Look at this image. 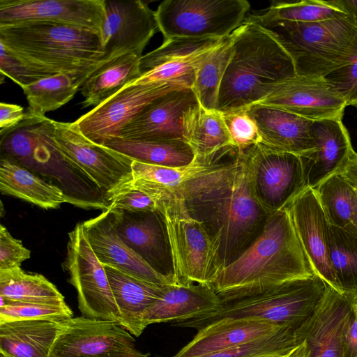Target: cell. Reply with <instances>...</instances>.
<instances>
[{"mask_svg": "<svg viewBox=\"0 0 357 357\" xmlns=\"http://www.w3.org/2000/svg\"><path fill=\"white\" fill-rule=\"evenodd\" d=\"M176 190L190 216L202 224L211 237L220 271L254 243L271 214L258 201L246 158L237 149Z\"/></svg>", "mask_w": 357, "mask_h": 357, "instance_id": "6da1fadb", "label": "cell"}, {"mask_svg": "<svg viewBox=\"0 0 357 357\" xmlns=\"http://www.w3.org/2000/svg\"><path fill=\"white\" fill-rule=\"evenodd\" d=\"M315 274L282 208L269 215L259 237L218 273L211 286L223 301Z\"/></svg>", "mask_w": 357, "mask_h": 357, "instance_id": "7a4b0ae2", "label": "cell"}, {"mask_svg": "<svg viewBox=\"0 0 357 357\" xmlns=\"http://www.w3.org/2000/svg\"><path fill=\"white\" fill-rule=\"evenodd\" d=\"M232 34L233 52L219 92L222 113L259 103L277 84L296 75L289 54L261 26L244 21Z\"/></svg>", "mask_w": 357, "mask_h": 357, "instance_id": "3957f363", "label": "cell"}, {"mask_svg": "<svg viewBox=\"0 0 357 357\" xmlns=\"http://www.w3.org/2000/svg\"><path fill=\"white\" fill-rule=\"evenodd\" d=\"M0 135L1 156L50 179L63 192L68 203L84 209L107 210L106 195L57 146L54 120L26 112L22 121L0 131Z\"/></svg>", "mask_w": 357, "mask_h": 357, "instance_id": "277c9868", "label": "cell"}, {"mask_svg": "<svg viewBox=\"0 0 357 357\" xmlns=\"http://www.w3.org/2000/svg\"><path fill=\"white\" fill-rule=\"evenodd\" d=\"M0 43L50 77L92 70L103 63L101 34L64 23L0 24Z\"/></svg>", "mask_w": 357, "mask_h": 357, "instance_id": "5b68a950", "label": "cell"}, {"mask_svg": "<svg viewBox=\"0 0 357 357\" xmlns=\"http://www.w3.org/2000/svg\"><path fill=\"white\" fill-rule=\"evenodd\" d=\"M245 22L261 26L279 42L293 60L296 75L325 77L357 55V25L347 13L306 23L250 14Z\"/></svg>", "mask_w": 357, "mask_h": 357, "instance_id": "8992f818", "label": "cell"}, {"mask_svg": "<svg viewBox=\"0 0 357 357\" xmlns=\"http://www.w3.org/2000/svg\"><path fill=\"white\" fill-rule=\"evenodd\" d=\"M328 288V284L315 274L259 293L223 301L216 311L172 324L199 331L220 321L254 319L289 326L296 331L316 313Z\"/></svg>", "mask_w": 357, "mask_h": 357, "instance_id": "52a82bcc", "label": "cell"}, {"mask_svg": "<svg viewBox=\"0 0 357 357\" xmlns=\"http://www.w3.org/2000/svg\"><path fill=\"white\" fill-rule=\"evenodd\" d=\"M154 185L158 193V210L167 226L175 283L211 286L220 271L211 237L202 224L190 216L176 189Z\"/></svg>", "mask_w": 357, "mask_h": 357, "instance_id": "ba28073f", "label": "cell"}, {"mask_svg": "<svg viewBox=\"0 0 357 357\" xmlns=\"http://www.w3.org/2000/svg\"><path fill=\"white\" fill-rule=\"evenodd\" d=\"M250 8L246 0H165L155 13L164 40L223 39L243 23Z\"/></svg>", "mask_w": 357, "mask_h": 357, "instance_id": "9c48e42d", "label": "cell"}, {"mask_svg": "<svg viewBox=\"0 0 357 357\" xmlns=\"http://www.w3.org/2000/svg\"><path fill=\"white\" fill-rule=\"evenodd\" d=\"M63 265L77 291L78 307L84 317L121 324L120 312L104 266L93 252L82 223L77 224L68 234Z\"/></svg>", "mask_w": 357, "mask_h": 357, "instance_id": "30bf717a", "label": "cell"}, {"mask_svg": "<svg viewBox=\"0 0 357 357\" xmlns=\"http://www.w3.org/2000/svg\"><path fill=\"white\" fill-rule=\"evenodd\" d=\"M54 139L61 151L98 187L107 200L122 184L133 178L130 158L91 141L75 121H54Z\"/></svg>", "mask_w": 357, "mask_h": 357, "instance_id": "8fae6325", "label": "cell"}, {"mask_svg": "<svg viewBox=\"0 0 357 357\" xmlns=\"http://www.w3.org/2000/svg\"><path fill=\"white\" fill-rule=\"evenodd\" d=\"M119 323L77 317L66 321L50 357H147Z\"/></svg>", "mask_w": 357, "mask_h": 357, "instance_id": "7c38bea8", "label": "cell"}, {"mask_svg": "<svg viewBox=\"0 0 357 357\" xmlns=\"http://www.w3.org/2000/svg\"><path fill=\"white\" fill-rule=\"evenodd\" d=\"M255 194L268 212L284 208L305 188L299 155L272 150L261 143L242 151Z\"/></svg>", "mask_w": 357, "mask_h": 357, "instance_id": "4fadbf2b", "label": "cell"}, {"mask_svg": "<svg viewBox=\"0 0 357 357\" xmlns=\"http://www.w3.org/2000/svg\"><path fill=\"white\" fill-rule=\"evenodd\" d=\"M182 87L188 86L178 82L127 84L75 122L84 136L104 145L118 137L122 128L153 100Z\"/></svg>", "mask_w": 357, "mask_h": 357, "instance_id": "5bb4252c", "label": "cell"}, {"mask_svg": "<svg viewBox=\"0 0 357 357\" xmlns=\"http://www.w3.org/2000/svg\"><path fill=\"white\" fill-rule=\"evenodd\" d=\"M105 8L101 32L103 63L128 54L141 57L158 30L155 11L141 0H105Z\"/></svg>", "mask_w": 357, "mask_h": 357, "instance_id": "9a60e30c", "label": "cell"}, {"mask_svg": "<svg viewBox=\"0 0 357 357\" xmlns=\"http://www.w3.org/2000/svg\"><path fill=\"white\" fill-rule=\"evenodd\" d=\"M223 39L171 38L139 59L141 76L128 84L178 82L192 88L196 71Z\"/></svg>", "mask_w": 357, "mask_h": 357, "instance_id": "2e32d148", "label": "cell"}, {"mask_svg": "<svg viewBox=\"0 0 357 357\" xmlns=\"http://www.w3.org/2000/svg\"><path fill=\"white\" fill-rule=\"evenodd\" d=\"M258 104L311 121L342 120L347 107L344 98L324 77L301 75L277 84Z\"/></svg>", "mask_w": 357, "mask_h": 357, "instance_id": "e0dca14e", "label": "cell"}, {"mask_svg": "<svg viewBox=\"0 0 357 357\" xmlns=\"http://www.w3.org/2000/svg\"><path fill=\"white\" fill-rule=\"evenodd\" d=\"M110 211L121 240L153 270L174 280L171 248L162 214L159 211Z\"/></svg>", "mask_w": 357, "mask_h": 357, "instance_id": "ac0fdd59", "label": "cell"}, {"mask_svg": "<svg viewBox=\"0 0 357 357\" xmlns=\"http://www.w3.org/2000/svg\"><path fill=\"white\" fill-rule=\"evenodd\" d=\"M315 273L331 288L335 280L329 259L330 224L314 188L305 187L284 207Z\"/></svg>", "mask_w": 357, "mask_h": 357, "instance_id": "d6986e66", "label": "cell"}, {"mask_svg": "<svg viewBox=\"0 0 357 357\" xmlns=\"http://www.w3.org/2000/svg\"><path fill=\"white\" fill-rule=\"evenodd\" d=\"M105 20V0H0V24L53 22L101 34Z\"/></svg>", "mask_w": 357, "mask_h": 357, "instance_id": "ffe728a7", "label": "cell"}, {"mask_svg": "<svg viewBox=\"0 0 357 357\" xmlns=\"http://www.w3.org/2000/svg\"><path fill=\"white\" fill-rule=\"evenodd\" d=\"M199 104L191 88L171 91L148 104L118 137L139 141L183 140V117Z\"/></svg>", "mask_w": 357, "mask_h": 357, "instance_id": "44dd1931", "label": "cell"}, {"mask_svg": "<svg viewBox=\"0 0 357 357\" xmlns=\"http://www.w3.org/2000/svg\"><path fill=\"white\" fill-rule=\"evenodd\" d=\"M86 237L99 261L148 282L174 284L173 279L153 270L118 235L110 210L82 222Z\"/></svg>", "mask_w": 357, "mask_h": 357, "instance_id": "7402d4cb", "label": "cell"}, {"mask_svg": "<svg viewBox=\"0 0 357 357\" xmlns=\"http://www.w3.org/2000/svg\"><path fill=\"white\" fill-rule=\"evenodd\" d=\"M351 311L352 301L328 285L316 313L296 331L306 357H344L342 335Z\"/></svg>", "mask_w": 357, "mask_h": 357, "instance_id": "603a6c76", "label": "cell"}, {"mask_svg": "<svg viewBox=\"0 0 357 357\" xmlns=\"http://www.w3.org/2000/svg\"><path fill=\"white\" fill-rule=\"evenodd\" d=\"M312 136L314 149L299 157L305 187L314 188L328 177L340 172L353 147L342 120L314 121Z\"/></svg>", "mask_w": 357, "mask_h": 357, "instance_id": "cb8c5ba5", "label": "cell"}, {"mask_svg": "<svg viewBox=\"0 0 357 357\" xmlns=\"http://www.w3.org/2000/svg\"><path fill=\"white\" fill-rule=\"evenodd\" d=\"M248 112L257 126L261 144L266 147L299 156L314 149V121L260 104L248 107Z\"/></svg>", "mask_w": 357, "mask_h": 357, "instance_id": "d4e9b609", "label": "cell"}, {"mask_svg": "<svg viewBox=\"0 0 357 357\" xmlns=\"http://www.w3.org/2000/svg\"><path fill=\"white\" fill-rule=\"evenodd\" d=\"M183 136L193 153V161L209 166L236 148L233 146L222 114L197 104L183 117Z\"/></svg>", "mask_w": 357, "mask_h": 357, "instance_id": "484cf974", "label": "cell"}, {"mask_svg": "<svg viewBox=\"0 0 357 357\" xmlns=\"http://www.w3.org/2000/svg\"><path fill=\"white\" fill-rule=\"evenodd\" d=\"M222 301L210 285L169 284L162 295L143 316L146 327L151 324L189 319L219 310Z\"/></svg>", "mask_w": 357, "mask_h": 357, "instance_id": "4316f807", "label": "cell"}, {"mask_svg": "<svg viewBox=\"0 0 357 357\" xmlns=\"http://www.w3.org/2000/svg\"><path fill=\"white\" fill-rule=\"evenodd\" d=\"M121 315V325L136 337L146 328L143 316L160 299L167 286L154 284L129 275L112 266H104Z\"/></svg>", "mask_w": 357, "mask_h": 357, "instance_id": "83f0119b", "label": "cell"}, {"mask_svg": "<svg viewBox=\"0 0 357 357\" xmlns=\"http://www.w3.org/2000/svg\"><path fill=\"white\" fill-rule=\"evenodd\" d=\"M283 327L286 326L254 319L218 321L199 330L194 338L172 357H198L222 351L268 335Z\"/></svg>", "mask_w": 357, "mask_h": 357, "instance_id": "f1b7e54d", "label": "cell"}, {"mask_svg": "<svg viewBox=\"0 0 357 357\" xmlns=\"http://www.w3.org/2000/svg\"><path fill=\"white\" fill-rule=\"evenodd\" d=\"M65 321L31 319L0 324L1 357H50Z\"/></svg>", "mask_w": 357, "mask_h": 357, "instance_id": "f546056e", "label": "cell"}, {"mask_svg": "<svg viewBox=\"0 0 357 357\" xmlns=\"http://www.w3.org/2000/svg\"><path fill=\"white\" fill-rule=\"evenodd\" d=\"M0 190L45 209L57 208L68 200L63 192L10 158L1 156Z\"/></svg>", "mask_w": 357, "mask_h": 357, "instance_id": "4dcf8cb0", "label": "cell"}, {"mask_svg": "<svg viewBox=\"0 0 357 357\" xmlns=\"http://www.w3.org/2000/svg\"><path fill=\"white\" fill-rule=\"evenodd\" d=\"M140 56L128 54L100 65L89 75L80 91L83 107L102 103L141 76Z\"/></svg>", "mask_w": 357, "mask_h": 357, "instance_id": "1f68e13d", "label": "cell"}, {"mask_svg": "<svg viewBox=\"0 0 357 357\" xmlns=\"http://www.w3.org/2000/svg\"><path fill=\"white\" fill-rule=\"evenodd\" d=\"M94 70L61 73L22 86L29 105L26 112L43 116L63 106L81 89Z\"/></svg>", "mask_w": 357, "mask_h": 357, "instance_id": "d6a6232c", "label": "cell"}, {"mask_svg": "<svg viewBox=\"0 0 357 357\" xmlns=\"http://www.w3.org/2000/svg\"><path fill=\"white\" fill-rule=\"evenodd\" d=\"M133 160L172 167H185L194 160V153L183 140L139 141L115 137L104 144Z\"/></svg>", "mask_w": 357, "mask_h": 357, "instance_id": "836d02e7", "label": "cell"}, {"mask_svg": "<svg viewBox=\"0 0 357 357\" xmlns=\"http://www.w3.org/2000/svg\"><path fill=\"white\" fill-rule=\"evenodd\" d=\"M329 259L335 291L353 301L357 297V229L330 225Z\"/></svg>", "mask_w": 357, "mask_h": 357, "instance_id": "e575fe53", "label": "cell"}, {"mask_svg": "<svg viewBox=\"0 0 357 357\" xmlns=\"http://www.w3.org/2000/svg\"><path fill=\"white\" fill-rule=\"evenodd\" d=\"M0 297L13 302L66 303L61 293L45 277L20 267L0 271Z\"/></svg>", "mask_w": 357, "mask_h": 357, "instance_id": "d590c367", "label": "cell"}, {"mask_svg": "<svg viewBox=\"0 0 357 357\" xmlns=\"http://www.w3.org/2000/svg\"><path fill=\"white\" fill-rule=\"evenodd\" d=\"M331 225L357 229V194L344 176L336 173L314 188Z\"/></svg>", "mask_w": 357, "mask_h": 357, "instance_id": "8d00e7d4", "label": "cell"}, {"mask_svg": "<svg viewBox=\"0 0 357 357\" xmlns=\"http://www.w3.org/2000/svg\"><path fill=\"white\" fill-rule=\"evenodd\" d=\"M234 37L225 38L202 63L196 71L192 89L199 105L208 110H218L220 86L233 52Z\"/></svg>", "mask_w": 357, "mask_h": 357, "instance_id": "74e56055", "label": "cell"}, {"mask_svg": "<svg viewBox=\"0 0 357 357\" xmlns=\"http://www.w3.org/2000/svg\"><path fill=\"white\" fill-rule=\"evenodd\" d=\"M343 13L331 0H303L273 1L266 12L255 15L268 20L306 23L331 19Z\"/></svg>", "mask_w": 357, "mask_h": 357, "instance_id": "f35d334b", "label": "cell"}, {"mask_svg": "<svg viewBox=\"0 0 357 357\" xmlns=\"http://www.w3.org/2000/svg\"><path fill=\"white\" fill-rule=\"evenodd\" d=\"M300 344L296 331L286 326L250 342L198 357H261L288 354Z\"/></svg>", "mask_w": 357, "mask_h": 357, "instance_id": "ab89813d", "label": "cell"}, {"mask_svg": "<svg viewBox=\"0 0 357 357\" xmlns=\"http://www.w3.org/2000/svg\"><path fill=\"white\" fill-rule=\"evenodd\" d=\"M206 167L208 166L195 161L185 167H172L133 160L132 174L134 179L142 180L170 190H176Z\"/></svg>", "mask_w": 357, "mask_h": 357, "instance_id": "60d3db41", "label": "cell"}, {"mask_svg": "<svg viewBox=\"0 0 357 357\" xmlns=\"http://www.w3.org/2000/svg\"><path fill=\"white\" fill-rule=\"evenodd\" d=\"M1 298L0 324L17 320L47 319L66 321L73 312L66 305L13 302Z\"/></svg>", "mask_w": 357, "mask_h": 357, "instance_id": "b9f144b4", "label": "cell"}, {"mask_svg": "<svg viewBox=\"0 0 357 357\" xmlns=\"http://www.w3.org/2000/svg\"><path fill=\"white\" fill-rule=\"evenodd\" d=\"M222 114L231 143L239 152L261 143L257 126L248 114V108Z\"/></svg>", "mask_w": 357, "mask_h": 357, "instance_id": "7bdbcfd3", "label": "cell"}, {"mask_svg": "<svg viewBox=\"0 0 357 357\" xmlns=\"http://www.w3.org/2000/svg\"><path fill=\"white\" fill-rule=\"evenodd\" d=\"M0 46L1 74L11 79L20 87L50 77L21 59L1 43Z\"/></svg>", "mask_w": 357, "mask_h": 357, "instance_id": "ee69618b", "label": "cell"}, {"mask_svg": "<svg viewBox=\"0 0 357 357\" xmlns=\"http://www.w3.org/2000/svg\"><path fill=\"white\" fill-rule=\"evenodd\" d=\"M324 77L344 98L347 106L357 109V55Z\"/></svg>", "mask_w": 357, "mask_h": 357, "instance_id": "f6af8a7d", "label": "cell"}, {"mask_svg": "<svg viewBox=\"0 0 357 357\" xmlns=\"http://www.w3.org/2000/svg\"><path fill=\"white\" fill-rule=\"evenodd\" d=\"M31 257V252L22 241L15 238L3 225H0V271L20 267Z\"/></svg>", "mask_w": 357, "mask_h": 357, "instance_id": "bcb514c9", "label": "cell"}, {"mask_svg": "<svg viewBox=\"0 0 357 357\" xmlns=\"http://www.w3.org/2000/svg\"><path fill=\"white\" fill-rule=\"evenodd\" d=\"M26 115L23 107L6 102L0 103V128L1 131L10 129L21 121Z\"/></svg>", "mask_w": 357, "mask_h": 357, "instance_id": "7dc6e473", "label": "cell"}, {"mask_svg": "<svg viewBox=\"0 0 357 357\" xmlns=\"http://www.w3.org/2000/svg\"><path fill=\"white\" fill-rule=\"evenodd\" d=\"M344 357H357V316L353 309L342 335Z\"/></svg>", "mask_w": 357, "mask_h": 357, "instance_id": "c3c4849f", "label": "cell"}, {"mask_svg": "<svg viewBox=\"0 0 357 357\" xmlns=\"http://www.w3.org/2000/svg\"><path fill=\"white\" fill-rule=\"evenodd\" d=\"M339 172L357 192V153L354 149L351 151L347 162Z\"/></svg>", "mask_w": 357, "mask_h": 357, "instance_id": "681fc988", "label": "cell"}, {"mask_svg": "<svg viewBox=\"0 0 357 357\" xmlns=\"http://www.w3.org/2000/svg\"><path fill=\"white\" fill-rule=\"evenodd\" d=\"M331 2L351 16L357 25V0H331Z\"/></svg>", "mask_w": 357, "mask_h": 357, "instance_id": "f907efd6", "label": "cell"}, {"mask_svg": "<svg viewBox=\"0 0 357 357\" xmlns=\"http://www.w3.org/2000/svg\"><path fill=\"white\" fill-rule=\"evenodd\" d=\"M307 351L305 342L294 349L286 357H306Z\"/></svg>", "mask_w": 357, "mask_h": 357, "instance_id": "816d5d0a", "label": "cell"}, {"mask_svg": "<svg viewBox=\"0 0 357 357\" xmlns=\"http://www.w3.org/2000/svg\"><path fill=\"white\" fill-rule=\"evenodd\" d=\"M352 309L354 314L357 316V297L352 301Z\"/></svg>", "mask_w": 357, "mask_h": 357, "instance_id": "f5cc1de1", "label": "cell"}, {"mask_svg": "<svg viewBox=\"0 0 357 357\" xmlns=\"http://www.w3.org/2000/svg\"><path fill=\"white\" fill-rule=\"evenodd\" d=\"M287 354H273V355H268L261 357H286Z\"/></svg>", "mask_w": 357, "mask_h": 357, "instance_id": "db71d44e", "label": "cell"}]
</instances>
